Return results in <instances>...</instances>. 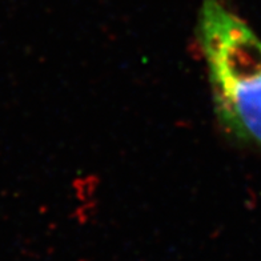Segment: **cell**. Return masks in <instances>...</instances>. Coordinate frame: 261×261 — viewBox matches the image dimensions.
<instances>
[{
	"label": "cell",
	"mask_w": 261,
	"mask_h": 261,
	"mask_svg": "<svg viewBox=\"0 0 261 261\" xmlns=\"http://www.w3.org/2000/svg\"><path fill=\"white\" fill-rule=\"evenodd\" d=\"M199 34L217 116L239 138L261 144V39L217 0H204Z\"/></svg>",
	"instance_id": "1"
}]
</instances>
